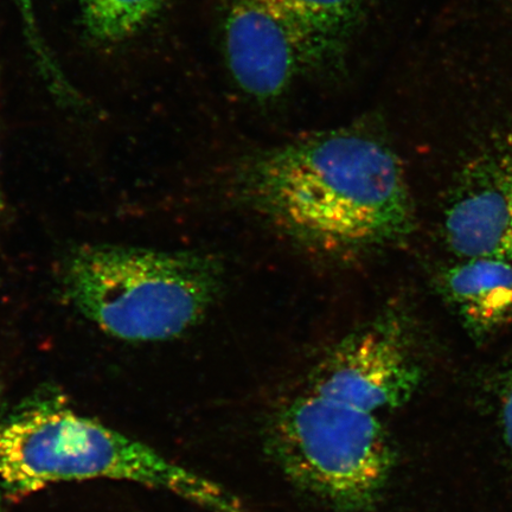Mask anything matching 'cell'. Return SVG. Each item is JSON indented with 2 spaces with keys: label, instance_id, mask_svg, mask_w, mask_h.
<instances>
[{
  "label": "cell",
  "instance_id": "1",
  "mask_svg": "<svg viewBox=\"0 0 512 512\" xmlns=\"http://www.w3.org/2000/svg\"><path fill=\"white\" fill-rule=\"evenodd\" d=\"M238 183L256 213L320 252L390 245L414 227L398 153L366 126L331 128L260 152Z\"/></svg>",
  "mask_w": 512,
  "mask_h": 512
},
{
  "label": "cell",
  "instance_id": "2",
  "mask_svg": "<svg viewBox=\"0 0 512 512\" xmlns=\"http://www.w3.org/2000/svg\"><path fill=\"white\" fill-rule=\"evenodd\" d=\"M68 302L107 335L163 342L187 334L222 290L217 261L195 252L93 246L69 256L62 273Z\"/></svg>",
  "mask_w": 512,
  "mask_h": 512
},
{
  "label": "cell",
  "instance_id": "3",
  "mask_svg": "<svg viewBox=\"0 0 512 512\" xmlns=\"http://www.w3.org/2000/svg\"><path fill=\"white\" fill-rule=\"evenodd\" d=\"M0 478L19 494L69 480H125L172 492L210 512H251L214 480L59 407L35 409L0 428Z\"/></svg>",
  "mask_w": 512,
  "mask_h": 512
},
{
  "label": "cell",
  "instance_id": "4",
  "mask_svg": "<svg viewBox=\"0 0 512 512\" xmlns=\"http://www.w3.org/2000/svg\"><path fill=\"white\" fill-rule=\"evenodd\" d=\"M267 451L291 483L337 512H367L395 463L379 415L307 390L275 412Z\"/></svg>",
  "mask_w": 512,
  "mask_h": 512
},
{
  "label": "cell",
  "instance_id": "5",
  "mask_svg": "<svg viewBox=\"0 0 512 512\" xmlns=\"http://www.w3.org/2000/svg\"><path fill=\"white\" fill-rule=\"evenodd\" d=\"M412 332L398 312L381 313L326 352L307 390L377 415L405 406L424 380Z\"/></svg>",
  "mask_w": 512,
  "mask_h": 512
},
{
  "label": "cell",
  "instance_id": "6",
  "mask_svg": "<svg viewBox=\"0 0 512 512\" xmlns=\"http://www.w3.org/2000/svg\"><path fill=\"white\" fill-rule=\"evenodd\" d=\"M223 41L236 85L256 101L281 98L311 68L302 38L268 0H230Z\"/></svg>",
  "mask_w": 512,
  "mask_h": 512
},
{
  "label": "cell",
  "instance_id": "7",
  "mask_svg": "<svg viewBox=\"0 0 512 512\" xmlns=\"http://www.w3.org/2000/svg\"><path fill=\"white\" fill-rule=\"evenodd\" d=\"M446 245L456 259L512 262V147L467 164L445 208Z\"/></svg>",
  "mask_w": 512,
  "mask_h": 512
},
{
  "label": "cell",
  "instance_id": "8",
  "mask_svg": "<svg viewBox=\"0 0 512 512\" xmlns=\"http://www.w3.org/2000/svg\"><path fill=\"white\" fill-rule=\"evenodd\" d=\"M438 287L473 337H489L512 324V262L456 259L439 274Z\"/></svg>",
  "mask_w": 512,
  "mask_h": 512
},
{
  "label": "cell",
  "instance_id": "9",
  "mask_svg": "<svg viewBox=\"0 0 512 512\" xmlns=\"http://www.w3.org/2000/svg\"><path fill=\"white\" fill-rule=\"evenodd\" d=\"M304 43L311 68L341 62L369 0H268Z\"/></svg>",
  "mask_w": 512,
  "mask_h": 512
},
{
  "label": "cell",
  "instance_id": "10",
  "mask_svg": "<svg viewBox=\"0 0 512 512\" xmlns=\"http://www.w3.org/2000/svg\"><path fill=\"white\" fill-rule=\"evenodd\" d=\"M169 0H80L82 22L96 42L127 40L160 15Z\"/></svg>",
  "mask_w": 512,
  "mask_h": 512
},
{
  "label": "cell",
  "instance_id": "11",
  "mask_svg": "<svg viewBox=\"0 0 512 512\" xmlns=\"http://www.w3.org/2000/svg\"><path fill=\"white\" fill-rule=\"evenodd\" d=\"M19 10L23 18L25 30H27V36L32 51L36 56L38 67L41 69V73L44 78L47 79L49 86L54 92L59 94L63 99L74 98V93L68 82L64 80V76L61 73L59 67L56 66L53 56L49 54V51L42 40L40 31H38L36 24V17L34 15V8H32L31 0H12Z\"/></svg>",
  "mask_w": 512,
  "mask_h": 512
},
{
  "label": "cell",
  "instance_id": "12",
  "mask_svg": "<svg viewBox=\"0 0 512 512\" xmlns=\"http://www.w3.org/2000/svg\"><path fill=\"white\" fill-rule=\"evenodd\" d=\"M498 418L505 446L512 456V369L499 383Z\"/></svg>",
  "mask_w": 512,
  "mask_h": 512
},
{
  "label": "cell",
  "instance_id": "13",
  "mask_svg": "<svg viewBox=\"0 0 512 512\" xmlns=\"http://www.w3.org/2000/svg\"><path fill=\"white\" fill-rule=\"evenodd\" d=\"M4 210V201L2 196V190H0V214H2V211Z\"/></svg>",
  "mask_w": 512,
  "mask_h": 512
}]
</instances>
